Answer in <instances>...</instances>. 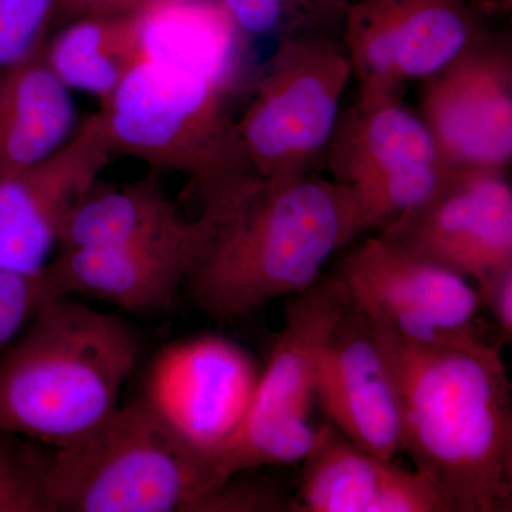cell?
<instances>
[{
    "label": "cell",
    "mask_w": 512,
    "mask_h": 512,
    "mask_svg": "<svg viewBox=\"0 0 512 512\" xmlns=\"http://www.w3.org/2000/svg\"><path fill=\"white\" fill-rule=\"evenodd\" d=\"M325 158L333 181L352 195L362 232L389 227L454 171L402 94H359L340 113Z\"/></svg>",
    "instance_id": "cell-8"
},
{
    "label": "cell",
    "mask_w": 512,
    "mask_h": 512,
    "mask_svg": "<svg viewBox=\"0 0 512 512\" xmlns=\"http://www.w3.org/2000/svg\"><path fill=\"white\" fill-rule=\"evenodd\" d=\"M148 0H53L47 19V39L57 30L90 18H111L136 13Z\"/></svg>",
    "instance_id": "cell-27"
},
{
    "label": "cell",
    "mask_w": 512,
    "mask_h": 512,
    "mask_svg": "<svg viewBox=\"0 0 512 512\" xmlns=\"http://www.w3.org/2000/svg\"><path fill=\"white\" fill-rule=\"evenodd\" d=\"M53 0H0V74L47 42Z\"/></svg>",
    "instance_id": "cell-24"
},
{
    "label": "cell",
    "mask_w": 512,
    "mask_h": 512,
    "mask_svg": "<svg viewBox=\"0 0 512 512\" xmlns=\"http://www.w3.org/2000/svg\"><path fill=\"white\" fill-rule=\"evenodd\" d=\"M336 279L376 326L417 345L480 342V293L470 279L390 244L367 239L342 262Z\"/></svg>",
    "instance_id": "cell-9"
},
{
    "label": "cell",
    "mask_w": 512,
    "mask_h": 512,
    "mask_svg": "<svg viewBox=\"0 0 512 512\" xmlns=\"http://www.w3.org/2000/svg\"><path fill=\"white\" fill-rule=\"evenodd\" d=\"M50 453L56 512H194L214 471L143 399Z\"/></svg>",
    "instance_id": "cell-4"
},
{
    "label": "cell",
    "mask_w": 512,
    "mask_h": 512,
    "mask_svg": "<svg viewBox=\"0 0 512 512\" xmlns=\"http://www.w3.org/2000/svg\"><path fill=\"white\" fill-rule=\"evenodd\" d=\"M231 92L197 74L144 59L96 117L113 157L154 173L187 175L198 191L249 170L229 111Z\"/></svg>",
    "instance_id": "cell-5"
},
{
    "label": "cell",
    "mask_w": 512,
    "mask_h": 512,
    "mask_svg": "<svg viewBox=\"0 0 512 512\" xmlns=\"http://www.w3.org/2000/svg\"><path fill=\"white\" fill-rule=\"evenodd\" d=\"M188 225L165 194L160 174L150 171L124 187L94 185L64 220L57 247L63 251L151 241L180 234Z\"/></svg>",
    "instance_id": "cell-20"
},
{
    "label": "cell",
    "mask_w": 512,
    "mask_h": 512,
    "mask_svg": "<svg viewBox=\"0 0 512 512\" xmlns=\"http://www.w3.org/2000/svg\"><path fill=\"white\" fill-rule=\"evenodd\" d=\"M49 298L45 272L26 275L0 269V350L18 338Z\"/></svg>",
    "instance_id": "cell-25"
},
{
    "label": "cell",
    "mask_w": 512,
    "mask_h": 512,
    "mask_svg": "<svg viewBox=\"0 0 512 512\" xmlns=\"http://www.w3.org/2000/svg\"><path fill=\"white\" fill-rule=\"evenodd\" d=\"M348 298L336 278L293 295L241 429L214 463L215 488L264 466L302 463L326 426L312 420L319 357Z\"/></svg>",
    "instance_id": "cell-6"
},
{
    "label": "cell",
    "mask_w": 512,
    "mask_h": 512,
    "mask_svg": "<svg viewBox=\"0 0 512 512\" xmlns=\"http://www.w3.org/2000/svg\"><path fill=\"white\" fill-rule=\"evenodd\" d=\"M420 116L454 170L507 171L512 157L510 39L494 32L423 80Z\"/></svg>",
    "instance_id": "cell-12"
},
{
    "label": "cell",
    "mask_w": 512,
    "mask_h": 512,
    "mask_svg": "<svg viewBox=\"0 0 512 512\" xmlns=\"http://www.w3.org/2000/svg\"><path fill=\"white\" fill-rule=\"evenodd\" d=\"M245 37L306 35L345 18L348 0H221Z\"/></svg>",
    "instance_id": "cell-23"
},
{
    "label": "cell",
    "mask_w": 512,
    "mask_h": 512,
    "mask_svg": "<svg viewBox=\"0 0 512 512\" xmlns=\"http://www.w3.org/2000/svg\"><path fill=\"white\" fill-rule=\"evenodd\" d=\"M379 237L483 284L512 264V190L505 171L454 170L433 197Z\"/></svg>",
    "instance_id": "cell-13"
},
{
    "label": "cell",
    "mask_w": 512,
    "mask_h": 512,
    "mask_svg": "<svg viewBox=\"0 0 512 512\" xmlns=\"http://www.w3.org/2000/svg\"><path fill=\"white\" fill-rule=\"evenodd\" d=\"M375 329L399 392L403 453L448 512L512 511V390L498 349Z\"/></svg>",
    "instance_id": "cell-2"
},
{
    "label": "cell",
    "mask_w": 512,
    "mask_h": 512,
    "mask_svg": "<svg viewBox=\"0 0 512 512\" xmlns=\"http://www.w3.org/2000/svg\"><path fill=\"white\" fill-rule=\"evenodd\" d=\"M352 74L346 50L330 40L279 39L235 119L249 167L266 177L312 171L328 150Z\"/></svg>",
    "instance_id": "cell-7"
},
{
    "label": "cell",
    "mask_w": 512,
    "mask_h": 512,
    "mask_svg": "<svg viewBox=\"0 0 512 512\" xmlns=\"http://www.w3.org/2000/svg\"><path fill=\"white\" fill-rule=\"evenodd\" d=\"M194 245V225L171 237L130 244L63 249L43 269L50 296L100 299L123 311L170 309L183 291Z\"/></svg>",
    "instance_id": "cell-16"
},
{
    "label": "cell",
    "mask_w": 512,
    "mask_h": 512,
    "mask_svg": "<svg viewBox=\"0 0 512 512\" xmlns=\"http://www.w3.org/2000/svg\"><path fill=\"white\" fill-rule=\"evenodd\" d=\"M292 511V500L276 488L259 481L231 477L201 498L194 512H279Z\"/></svg>",
    "instance_id": "cell-26"
},
{
    "label": "cell",
    "mask_w": 512,
    "mask_h": 512,
    "mask_svg": "<svg viewBox=\"0 0 512 512\" xmlns=\"http://www.w3.org/2000/svg\"><path fill=\"white\" fill-rule=\"evenodd\" d=\"M393 461L326 424L322 439L302 461L292 512H448L429 478Z\"/></svg>",
    "instance_id": "cell-17"
},
{
    "label": "cell",
    "mask_w": 512,
    "mask_h": 512,
    "mask_svg": "<svg viewBox=\"0 0 512 512\" xmlns=\"http://www.w3.org/2000/svg\"><path fill=\"white\" fill-rule=\"evenodd\" d=\"M200 194L183 291L218 320L312 288L362 232L350 192L312 171L266 177L249 168Z\"/></svg>",
    "instance_id": "cell-1"
},
{
    "label": "cell",
    "mask_w": 512,
    "mask_h": 512,
    "mask_svg": "<svg viewBox=\"0 0 512 512\" xmlns=\"http://www.w3.org/2000/svg\"><path fill=\"white\" fill-rule=\"evenodd\" d=\"M259 376L254 357L238 343L198 336L158 352L141 397L214 471L247 417Z\"/></svg>",
    "instance_id": "cell-11"
},
{
    "label": "cell",
    "mask_w": 512,
    "mask_h": 512,
    "mask_svg": "<svg viewBox=\"0 0 512 512\" xmlns=\"http://www.w3.org/2000/svg\"><path fill=\"white\" fill-rule=\"evenodd\" d=\"M138 15L146 59L234 93L244 66L245 36L221 0H148Z\"/></svg>",
    "instance_id": "cell-18"
},
{
    "label": "cell",
    "mask_w": 512,
    "mask_h": 512,
    "mask_svg": "<svg viewBox=\"0 0 512 512\" xmlns=\"http://www.w3.org/2000/svg\"><path fill=\"white\" fill-rule=\"evenodd\" d=\"M47 39V63L67 89L109 99L128 73L146 59L136 13L77 20Z\"/></svg>",
    "instance_id": "cell-21"
},
{
    "label": "cell",
    "mask_w": 512,
    "mask_h": 512,
    "mask_svg": "<svg viewBox=\"0 0 512 512\" xmlns=\"http://www.w3.org/2000/svg\"><path fill=\"white\" fill-rule=\"evenodd\" d=\"M345 19L359 94H402L494 33L470 0H360Z\"/></svg>",
    "instance_id": "cell-10"
},
{
    "label": "cell",
    "mask_w": 512,
    "mask_h": 512,
    "mask_svg": "<svg viewBox=\"0 0 512 512\" xmlns=\"http://www.w3.org/2000/svg\"><path fill=\"white\" fill-rule=\"evenodd\" d=\"M111 158L94 113L55 153L0 178V269L40 274L67 215L99 183Z\"/></svg>",
    "instance_id": "cell-14"
},
{
    "label": "cell",
    "mask_w": 512,
    "mask_h": 512,
    "mask_svg": "<svg viewBox=\"0 0 512 512\" xmlns=\"http://www.w3.org/2000/svg\"><path fill=\"white\" fill-rule=\"evenodd\" d=\"M50 453L39 441L0 430V512H56Z\"/></svg>",
    "instance_id": "cell-22"
},
{
    "label": "cell",
    "mask_w": 512,
    "mask_h": 512,
    "mask_svg": "<svg viewBox=\"0 0 512 512\" xmlns=\"http://www.w3.org/2000/svg\"><path fill=\"white\" fill-rule=\"evenodd\" d=\"M481 303L490 309L491 315L505 340L512 339V264L498 269L476 286Z\"/></svg>",
    "instance_id": "cell-28"
},
{
    "label": "cell",
    "mask_w": 512,
    "mask_h": 512,
    "mask_svg": "<svg viewBox=\"0 0 512 512\" xmlns=\"http://www.w3.org/2000/svg\"><path fill=\"white\" fill-rule=\"evenodd\" d=\"M316 402L357 446L386 460L403 453L399 392L389 360L372 320L349 298L320 353Z\"/></svg>",
    "instance_id": "cell-15"
},
{
    "label": "cell",
    "mask_w": 512,
    "mask_h": 512,
    "mask_svg": "<svg viewBox=\"0 0 512 512\" xmlns=\"http://www.w3.org/2000/svg\"><path fill=\"white\" fill-rule=\"evenodd\" d=\"M140 353L120 316L72 295L46 299L0 356V430L55 447L76 440L117 409Z\"/></svg>",
    "instance_id": "cell-3"
},
{
    "label": "cell",
    "mask_w": 512,
    "mask_h": 512,
    "mask_svg": "<svg viewBox=\"0 0 512 512\" xmlns=\"http://www.w3.org/2000/svg\"><path fill=\"white\" fill-rule=\"evenodd\" d=\"M45 45L0 74V178L39 163L72 137L76 110Z\"/></svg>",
    "instance_id": "cell-19"
}]
</instances>
